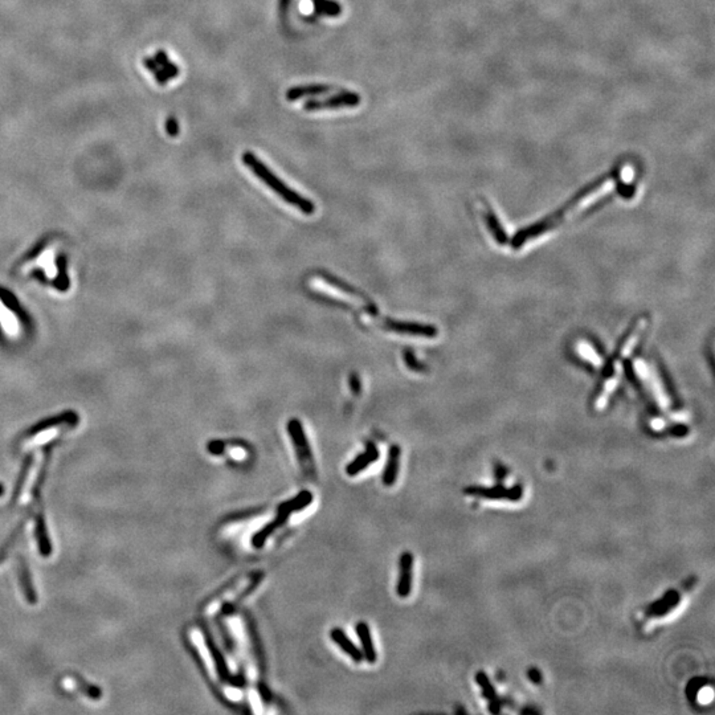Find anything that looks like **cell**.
<instances>
[{
	"instance_id": "9a60e30c",
	"label": "cell",
	"mask_w": 715,
	"mask_h": 715,
	"mask_svg": "<svg viewBox=\"0 0 715 715\" xmlns=\"http://www.w3.org/2000/svg\"><path fill=\"white\" fill-rule=\"evenodd\" d=\"M313 498H314V497H313V494L310 493L309 490H304V492L297 494L295 498L288 500V501H285V502H283L281 505L278 506V509H277V514L288 519L290 517V514H292V513L298 511V510H302V509H305L306 506L310 505V504H311V501H313Z\"/></svg>"
},
{
	"instance_id": "8fae6325",
	"label": "cell",
	"mask_w": 715,
	"mask_h": 715,
	"mask_svg": "<svg viewBox=\"0 0 715 715\" xmlns=\"http://www.w3.org/2000/svg\"><path fill=\"white\" fill-rule=\"evenodd\" d=\"M330 637L341 649L344 653L347 654L353 661H355L357 664L362 663L363 660V653L362 651L358 648L357 645L353 642V640L346 635L344 632V629L341 628H333L330 630Z\"/></svg>"
},
{
	"instance_id": "7a4b0ae2",
	"label": "cell",
	"mask_w": 715,
	"mask_h": 715,
	"mask_svg": "<svg viewBox=\"0 0 715 715\" xmlns=\"http://www.w3.org/2000/svg\"><path fill=\"white\" fill-rule=\"evenodd\" d=\"M243 162L248 169L252 170V173L259 178L260 180H262L271 188V191H274L288 204L293 206L295 208L305 215H313L316 212V204L313 201H310L306 197L298 194L293 188H290L285 183L284 180H281L276 174L273 173L264 162L260 161L252 151H246L243 154Z\"/></svg>"
},
{
	"instance_id": "e575fe53",
	"label": "cell",
	"mask_w": 715,
	"mask_h": 715,
	"mask_svg": "<svg viewBox=\"0 0 715 715\" xmlns=\"http://www.w3.org/2000/svg\"><path fill=\"white\" fill-rule=\"evenodd\" d=\"M337 284H338V283H337ZM338 285H339V286H341V288H342V289H345V290H346V285H344V284H338ZM347 293H350V295H353V296H360V295H357V293H354V290H348V292H347Z\"/></svg>"
},
{
	"instance_id": "4fadbf2b",
	"label": "cell",
	"mask_w": 715,
	"mask_h": 715,
	"mask_svg": "<svg viewBox=\"0 0 715 715\" xmlns=\"http://www.w3.org/2000/svg\"><path fill=\"white\" fill-rule=\"evenodd\" d=\"M400 456H402L400 446L399 445H392L390 448V451H388L387 462H385L384 472H383V483H384V486H392V485H395L396 480H397L399 469H400Z\"/></svg>"
},
{
	"instance_id": "2e32d148",
	"label": "cell",
	"mask_w": 715,
	"mask_h": 715,
	"mask_svg": "<svg viewBox=\"0 0 715 715\" xmlns=\"http://www.w3.org/2000/svg\"><path fill=\"white\" fill-rule=\"evenodd\" d=\"M62 688H65L66 691H80L83 693L84 695H87V698L90 700H99L102 697V691H99L97 686H93V685H89L87 682H84L83 679H78V677H74V676H66L64 677L62 681Z\"/></svg>"
},
{
	"instance_id": "836d02e7",
	"label": "cell",
	"mask_w": 715,
	"mask_h": 715,
	"mask_svg": "<svg viewBox=\"0 0 715 715\" xmlns=\"http://www.w3.org/2000/svg\"><path fill=\"white\" fill-rule=\"evenodd\" d=\"M290 1H292V0H281V10H283V13H286V10L289 8Z\"/></svg>"
},
{
	"instance_id": "5b68a950",
	"label": "cell",
	"mask_w": 715,
	"mask_h": 715,
	"mask_svg": "<svg viewBox=\"0 0 715 715\" xmlns=\"http://www.w3.org/2000/svg\"><path fill=\"white\" fill-rule=\"evenodd\" d=\"M143 64L148 68V72L155 77L160 85H166L171 78L178 77L179 74V66L170 62L167 53L163 50L157 52L154 57H146L143 60Z\"/></svg>"
},
{
	"instance_id": "44dd1931",
	"label": "cell",
	"mask_w": 715,
	"mask_h": 715,
	"mask_svg": "<svg viewBox=\"0 0 715 715\" xmlns=\"http://www.w3.org/2000/svg\"><path fill=\"white\" fill-rule=\"evenodd\" d=\"M36 538L38 542V550L41 555L50 556L52 553V543H50L48 530L45 526V521L41 513H38L36 518Z\"/></svg>"
},
{
	"instance_id": "603a6c76",
	"label": "cell",
	"mask_w": 715,
	"mask_h": 715,
	"mask_svg": "<svg viewBox=\"0 0 715 715\" xmlns=\"http://www.w3.org/2000/svg\"><path fill=\"white\" fill-rule=\"evenodd\" d=\"M206 640H207V644H208L211 654H212V657H213V660H215V664H216V667H218V673H219L220 679H224V681L231 679L229 670H228V667L225 665V661H224V658H222V653L219 652V649H216V646L213 645V642L211 640V637H206Z\"/></svg>"
},
{
	"instance_id": "8992f818",
	"label": "cell",
	"mask_w": 715,
	"mask_h": 715,
	"mask_svg": "<svg viewBox=\"0 0 715 715\" xmlns=\"http://www.w3.org/2000/svg\"><path fill=\"white\" fill-rule=\"evenodd\" d=\"M465 494L481 497L488 500H509V501H519L523 495V490L521 485H516L510 489L502 486L501 483L495 485L494 488H482V486H469L465 490Z\"/></svg>"
},
{
	"instance_id": "f1b7e54d",
	"label": "cell",
	"mask_w": 715,
	"mask_h": 715,
	"mask_svg": "<svg viewBox=\"0 0 715 715\" xmlns=\"http://www.w3.org/2000/svg\"><path fill=\"white\" fill-rule=\"evenodd\" d=\"M166 130H167V133H169V136H179V125H178V121H176L175 118H173V117L167 120V122H166Z\"/></svg>"
},
{
	"instance_id": "d6a6232c",
	"label": "cell",
	"mask_w": 715,
	"mask_h": 715,
	"mask_svg": "<svg viewBox=\"0 0 715 715\" xmlns=\"http://www.w3.org/2000/svg\"><path fill=\"white\" fill-rule=\"evenodd\" d=\"M529 677L534 684H541L542 681V676H541V672L538 669H530L529 672Z\"/></svg>"
},
{
	"instance_id": "f546056e",
	"label": "cell",
	"mask_w": 715,
	"mask_h": 715,
	"mask_svg": "<svg viewBox=\"0 0 715 715\" xmlns=\"http://www.w3.org/2000/svg\"><path fill=\"white\" fill-rule=\"evenodd\" d=\"M494 474H495L497 481L501 483V481L505 480V477L507 476V469L504 465H501V464H495V473Z\"/></svg>"
},
{
	"instance_id": "d590c367",
	"label": "cell",
	"mask_w": 715,
	"mask_h": 715,
	"mask_svg": "<svg viewBox=\"0 0 715 715\" xmlns=\"http://www.w3.org/2000/svg\"><path fill=\"white\" fill-rule=\"evenodd\" d=\"M4 494V486L0 483V497Z\"/></svg>"
},
{
	"instance_id": "7402d4cb",
	"label": "cell",
	"mask_w": 715,
	"mask_h": 715,
	"mask_svg": "<svg viewBox=\"0 0 715 715\" xmlns=\"http://www.w3.org/2000/svg\"><path fill=\"white\" fill-rule=\"evenodd\" d=\"M314 3V8L318 13L322 15H327V16H332L335 17L338 15H341L342 13V7L338 1H334V0H313Z\"/></svg>"
},
{
	"instance_id": "e0dca14e",
	"label": "cell",
	"mask_w": 715,
	"mask_h": 715,
	"mask_svg": "<svg viewBox=\"0 0 715 715\" xmlns=\"http://www.w3.org/2000/svg\"><path fill=\"white\" fill-rule=\"evenodd\" d=\"M333 90V87L325 85V84H311V85H301V87H289L286 92L288 101H297L302 97L308 96H320L329 93Z\"/></svg>"
},
{
	"instance_id": "ba28073f",
	"label": "cell",
	"mask_w": 715,
	"mask_h": 715,
	"mask_svg": "<svg viewBox=\"0 0 715 715\" xmlns=\"http://www.w3.org/2000/svg\"><path fill=\"white\" fill-rule=\"evenodd\" d=\"M413 583V555L406 551L400 555L399 560V579L396 583V593L404 599L412 592Z\"/></svg>"
},
{
	"instance_id": "6da1fadb",
	"label": "cell",
	"mask_w": 715,
	"mask_h": 715,
	"mask_svg": "<svg viewBox=\"0 0 715 715\" xmlns=\"http://www.w3.org/2000/svg\"><path fill=\"white\" fill-rule=\"evenodd\" d=\"M616 178L617 176L611 175V176H605L603 179L595 182L593 185L587 187L584 191H581L579 195L571 199L569 203L566 204L563 208L550 215L542 222H538L526 229L519 231L518 234H516L513 239V247L519 248L532 237L544 234L555 227H558L559 224L572 219L575 215H579L580 212L590 208L591 204L596 203L599 199L611 194L615 190Z\"/></svg>"
},
{
	"instance_id": "9c48e42d",
	"label": "cell",
	"mask_w": 715,
	"mask_h": 715,
	"mask_svg": "<svg viewBox=\"0 0 715 715\" xmlns=\"http://www.w3.org/2000/svg\"><path fill=\"white\" fill-rule=\"evenodd\" d=\"M646 322H648L646 318L642 317V318H639L637 321L632 325V327L629 329L628 333L623 338L621 344L618 346L616 355L623 358L628 357L629 354L633 351V348L637 345L639 339L642 338V332H644V329L646 326Z\"/></svg>"
},
{
	"instance_id": "52a82bcc",
	"label": "cell",
	"mask_w": 715,
	"mask_h": 715,
	"mask_svg": "<svg viewBox=\"0 0 715 715\" xmlns=\"http://www.w3.org/2000/svg\"><path fill=\"white\" fill-rule=\"evenodd\" d=\"M384 329L394 332V333L403 334V335H413V337H424V338H434L437 337V329L432 325H423L416 322L394 321V320H385L382 325Z\"/></svg>"
},
{
	"instance_id": "cb8c5ba5",
	"label": "cell",
	"mask_w": 715,
	"mask_h": 715,
	"mask_svg": "<svg viewBox=\"0 0 715 715\" xmlns=\"http://www.w3.org/2000/svg\"><path fill=\"white\" fill-rule=\"evenodd\" d=\"M486 220H488V225H489V228H490L492 234H494L495 240H497L500 244H505L506 241H507V234H506L505 231H504V228L501 227V224L498 222L497 216L494 215L492 211H488V212H486Z\"/></svg>"
},
{
	"instance_id": "484cf974",
	"label": "cell",
	"mask_w": 715,
	"mask_h": 715,
	"mask_svg": "<svg viewBox=\"0 0 715 715\" xmlns=\"http://www.w3.org/2000/svg\"><path fill=\"white\" fill-rule=\"evenodd\" d=\"M617 383H618V379H617L616 376H612V378H609L607 381L603 391L596 397V403H595L596 409H602V408L604 407L607 402H608V399H609V396L616 390Z\"/></svg>"
},
{
	"instance_id": "83f0119b",
	"label": "cell",
	"mask_w": 715,
	"mask_h": 715,
	"mask_svg": "<svg viewBox=\"0 0 715 715\" xmlns=\"http://www.w3.org/2000/svg\"><path fill=\"white\" fill-rule=\"evenodd\" d=\"M404 362H406V364H407L409 370L415 371V372H423V371L427 370V366L424 363H421L419 359L415 357L412 350H406L404 351Z\"/></svg>"
},
{
	"instance_id": "277c9868",
	"label": "cell",
	"mask_w": 715,
	"mask_h": 715,
	"mask_svg": "<svg viewBox=\"0 0 715 715\" xmlns=\"http://www.w3.org/2000/svg\"><path fill=\"white\" fill-rule=\"evenodd\" d=\"M360 96L355 92H341L335 96L326 99H310L304 105L306 111H327V109H339V108H357L360 105Z\"/></svg>"
},
{
	"instance_id": "d4e9b609",
	"label": "cell",
	"mask_w": 715,
	"mask_h": 715,
	"mask_svg": "<svg viewBox=\"0 0 715 715\" xmlns=\"http://www.w3.org/2000/svg\"><path fill=\"white\" fill-rule=\"evenodd\" d=\"M576 350L579 351L580 357L583 358V359H586V360H588V362L592 363L593 366H596V367L602 366V363H603L602 358L597 355V353L592 348V346L590 345V344H587V342L581 341V342H579L578 346H576Z\"/></svg>"
},
{
	"instance_id": "3957f363",
	"label": "cell",
	"mask_w": 715,
	"mask_h": 715,
	"mask_svg": "<svg viewBox=\"0 0 715 715\" xmlns=\"http://www.w3.org/2000/svg\"><path fill=\"white\" fill-rule=\"evenodd\" d=\"M288 433L296 448L297 457L301 468L308 476H313L316 472L314 457L311 453V448L309 444L306 433L304 431V425L298 419H290L288 423Z\"/></svg>"
},
{
	"instance_id": "4316f807",
	"label": "cell",
	"mask_w": 715,
	"mask_h": 715,
	"mask_svg": "<svg viewBox=\"0 0 715 715\" xmlns=\"http://www.w3.org/2000/svg\"><path fill=\"white\" fill-rule=\"evenodd\" d=\"M23 528H24V522H22V523L17 526V529L13 531V535L10 537V539L0 547V562H3V560L7 558V555H8V553L11 551V548L13 547V544H15V542L19 539V537H20V534H22V531H23Z\"/></svg>"
},
{
	"instance_id": "4dcf8cb0",
	"label": "cell",
	"mask_w": 715,
	"mask_h": 715,
	"mask_svg": "<svg viewBox=\"0 0 715 715\" xmlns=\"http://www.w3.org/2000/svg\"><path fill=\"white\" fill-rule=\"evenodd\" d=\"M224 443L222 441H211L208 444V451H210L212 455H222V448H224Z\"/></svg>"
},
{
	"instance_id": "d6986e66",
	"label": "cell",
	"mask_w": 715,
	"mask_h": 715,
	"mask_svg": "<svg viewBox=\"0 0 715 715\" xmlns=\"http://www.w3.org/2000/svg\"><path fill=\"white\" fill-rule=\"evenodd\" d=\"M288 519L285 517H281L277 514V517L274 521H271L269 523H267L261 530L257 531L253 538H252V544L256 547V548H261L264 546V543L267 542V539L271 537V534L274 531L277 530L278 528H281L286 522Z\"/></svg>"
},
{
	"instance_id": "7c38bea8",
	"label": "cell",
	"mask_w": 715,
	"mask_h": 715,
	"mask_svg": "<svg viewBox=\"0 0 715 715\" xmlns=\"http://www.w3.org/2000/svg\"><path fill=\"white\" fill-rule=\"evenodd\" d=\"M357 630L358 637H359V642L362 645V653H363V658L370 663V664H375L376 660H378V653H376V649L374 646V642H372V636H371L370 627L369 624H366L364 621H359L355 627Z\"/></svg>"
},
{
	"instance_id": "ffe728a7",
	"label": "cell",
	"mask_w": 715,
	"mask_h": 715,
	"mask_svg": "<svg viewBox=\"0 0 715 715\" xmlns=\"http://www.w3.org/2000/svg\"><path fill=\"white\" fill-rule=\"evenodd\" d=\"M19 576H20V586H22V590H23V593H24L25 600L29 604H36V592H35V588H34L32 579H31V575H29V571H28V566L25 565L24 560L20 562Z\"/></svg>"
},
{
	"instance_id": "5bb4252c",
	"label": "cell",
	"mask_w": 715,
	"mask_h": 715,
	"mask_svg": "<svg viewBox=\"0 0 715 715\" xmlns=\"http://www.w3.org/2000/svg\"><path fill=\"white\" fill-rule=\"evenodd\" d=\"M679 600H681V595L679 592L667 591L660 600L654 602L648 607L646 615L652 617L665 616L667 612H670L673 608H676L679 605Z\"/></svg>"
},
{
	"instance_id": "1f68e13d",
	"label": "cell",
	"mask_w": 715,
	"mask_h": 715,
	"mask_svg": "<svg viewBox=\"0 0 715 715\" xmlns=\"http://www.w3.org/2000/svg\"><path fill=\"white\" fill-rule=\"evenodd\" d=\"M350 387H351L353 394L358 395L360 392V381H359L357 374H353V375L350 376Z\"/></svg>"
},
{
	"instance_id": "ac0fdd59",
	"label": "cell",
	"mask_w": 715,
	"mask_h": 715,
	"mask_svg": "<svg viewBox=\"0 0 715 715\" xmlns=\"http://www.w3.org/2000/svg\"><path fill=\"white\" fill-rule=\"evenodd\" d=\"M476 679H477V684L480 685V688L482 689L483 697L489 701V710L494 713V714L500 713V710H501L500 700H498V695H497V693L494 691V688L492 686L489 679H488V676L483 672H479Z\"/></svg>"
},
{
	"instance_id": "30bf717a",
	"label": "cell",
	"mask_w": 715,
	"mask_h": 715,
	"mask_svg": "<svg viewBox=\"0 0 715 715\" xmlns=\"http://www.w3.org/2000/svg\"><path fill=\"white\" fill-rule=\"evenodd\" d=\"M378 458H379V449H378V446L375 444H372V443H369V444H367V448H366V451H364L362 455H359V456L355 457V458H354V460H353V461H351V462L346 467V473H347L348 476L354 477V476L359 474L363 469L369 468L371 464H372L374 461H376Z\"/></svg>"
}]
</instances>
